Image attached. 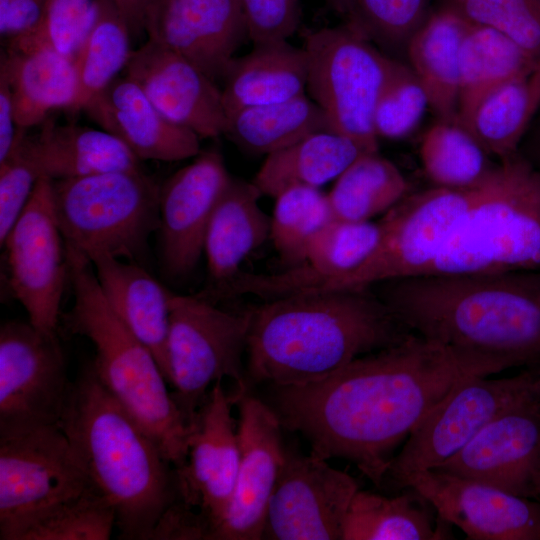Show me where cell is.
Here are the masks:
<instances>
[{
	"label": "cell",
	"mask_w": 540,
	"mask_h": 540,
	"mask_svg": "<svg viewBox=\"0 0 540 540\" xmlns=\"http://www.w3.org/2000/svg\"><path fill=\"white\" fill-rule=\"evenodd\" d=\"M235 405L222 381L216 382L189 426L185 464L175 471L177 502L197 509L205 539L224 517L238 474L240 443L232 416Z\"/></svg>",
	"instance_id": "cell-15"
},
{
	"label": "cell",
	"mask_w": 540,
	"mask_h": 540,
	"mask_svg": "<svg viewBox=\"0 0 540 540\" xmlns=\"http://www.w3.org/2000/svg\"><path fill=\"white\" fill-rule=\"evenodd\" d=\"M417 491L388 497L359 489L343 523L342 540L452 539L449 523Z\"/></svg>",
	"instance_id": "cell-30"
},
{
	"label": "cell",
	"mask_w": 540,
	"mask_h": 540,
	"mask_svg": "<svg viewBox=\"0 0 540 540\" xmlns=\"http://www.w3.org/2000/svg\"><path fill=\"white\" fill-rule=\"evenodd\" d=\"M428 0H350L353 27L393 47H406L427 18Z\"/></svg>",
	"instance_id": "cell-40"
},
{
	"label": "cell",
	"mask_w": 540,
	"mask_h": 540,
	"mask_svg": "<svg viewBox=\"0 0 540 540\" xmlns=\"http://www.w3.org/2000/svg\"><path fill=\"white\" fill-rule=\"evenodd\" d=\"M307 77L304 48L292 46L288 41L255 45L249 54L234 58L222 78L226 114L303 95Z\"/></svg>",
	"instance_id": "cell-27"
},
{
	"label": "cell",
	"mask_w": 540,
	"mask_h": 540,
	"mask_svg": "<svg viewBox=\"0 0 540 540\" xmlns=\"http://www.w3.org/2000/svg\"><path fill=\"white\" fill-rule=\"evenodd\" d=\"M92 491L59 425L0 432V540H21Z\"/></svg>",
	"instance_id": "cell-9"
},
{
	"label": "cell",
	"mask_w": 540,
	"mask_h": 540,
	"mask_svg": "<svg viewBox=\"0 0 540 540\" xmlns=\"http://www.w3.org/2000/svg\"><path fill=\"white\" fill-rule=\"evenodd\" d=\"M125 74L175 124L200 138L224 135L227 114L222 91L185 57L148 39L132 51Z\"/></svg>",
	"instance_id": "cell-21"
},
{
	"label": "cell",
	"mask_w": 540,
	"mask_h": 540,
	"mask_svg": "<svg viewBox=\"0 0 540 540\" xmlns=\"http://www.w3.org/2000/svg\"><path fill=\"white\" fill-rule=\"evenodd\" d=\"M532 370L535 378V390L540 398V363L534 366L528 367Z\"/></svg>",
	"instance_id": "cell-50"
},
{
	"label": "cell",
	"mask_w": 540,
	"mask_h": 540,
	"mask_svg": "<svg viewBox=\"0 0 540 540\" xmlns=\"http://www.w3.org/2000/svg\"><path fill=\"white\" fill-rule=\"evenodd\" d=\"M240 462L227 511L209 539H262L268 505L285 463L283 426L272 407L245 393L235 401Z\"/></svg>",
	"instance_id": "cell-18"
},
{
	"label": "cell",
	"mask_w": 540,
	"mask_h": 540,
	"mask_svg": "<svg viewBox=\"0 0 540 540\" xmlns=\"http://www.w3.org/2000/svg\"><path fill=\"white\" fill-rule=\"evenodd\" d=\"M250 310L236 313L199 295L170 299L167 382L190 426L212 386L230 379L232 400L248 392L243 355L247 349Z\"/></svg>",
	"instance_id": "cell-8"
},
{
	"label": "cell",
	"mask_w": 540,
	"mask_h": 540,
	"mask_svg": "<svg viewBox=\"0 0 540 540\" xmlns=\"http://www.w3.org/2000/svg\"><path fill=\"white\" fill-rule=\"evenodd\" d=\"M12 296L38 330L57 333L68 273L65 241L54 207L53 182L41 176L1 245Z\"/></svg>",
	"instance_id": "cell-13"
},
{
	"label": "cell",
	"mask_w": 540,
	"mask_h": 540,
	"mask_svg": "<svg viewBox=\"0 0 540 540\" xmlns=\"http://www.w3.org/2000/svg\"><path fill=\"white\" fill-rule=\"evenodd\" d=\"M400 487L417 491L466 539L540 540L539 501L435 469L409 475Z\"/></svg>",
	"instance_id": "cell-19"
},
{
	"label": "cell",
	"mask_w": 540,
	"mask_h": 540,
	"mask_svg": "<svg viewBox=\"0 0 540 540\" xmlns=\"http://www.w3.org/2000/svg\"><path fill=\"white\" fill-rule=\"evenodd\" d=\"M540 110V63L493 92L478 107L469 131L498 161L515 155Z\"/></svg>",
	"instance_id": "cell-34"
},
{
	"label": "cell",
	"mask_w": 540,
	"mask_h": 540,
	"mask_svg": "<svg viewBox=\"0 0 540 540\" xmlns=\"http://www.w3.org/2000/svg\"><path fill=\"white\" fill-rule=\"evenodd\" d=\"M514 271H540V169L519 152L475 187L426 274Z\"/></svg>",
	"instance_id": "cell-6"
},
{
	"label": "cell",
	"mask_w": 540,
	"mask_h": 540,
	"mask_svg": "<svg viewBox=\"0 0 540 540\" xmlns=\"http://www.w3.org/2000/svg\"><path fill=\"white\" fill-rule=\"evenodd\" d=\"M59 426L92 487L112 506L120 539H154L177 500L173 466L97 378L71 382Z\"/></svg>",
	"instance_id": "cell-4"
},
{
	"label": "cell",
	"mask_w": 540,
	"mask_h": 540,
	"mask_svg": "<svg viewBox=\"0 0 540 540\" xmlns=\"http://www.w3.org/2000/svg\"><path fill=\"white\" fill-rule=\"evenodd\" d=\"M44 124L37 136H25L41 176L61 180L141 169L131 150L103 129L51 121Z\"/></svg>",
	"instance_id": "cell-25"
},
{
	"label": "cell",
	"mask_w": 540,
	"mask_h": 540,
	"mask_svg": "<svg viewBox=\"0 0 540 540\" xmlns=\"http://www.w3.org/2000/svg\"><path fill=\"white\" fill-rule=\"evenodd\" d=\"M129 25L132 35L145 31L148 13L156 0H112Z\"/></svg>",
	"instance_id": "cell-48"
},
{
	"label": "cell",
	"mask_w": 540,
	"mask_h": 540,
	"mask_svg": "<svg viewBox=\"0 0 540 540\" xmlns=\"http://www.w3.org/2000/svg\"><path fill=\"white\" fill-rule=\"evenodd\" d=\"M131 37L129 25L113 1L95 0L93 19L73 58L77 95L70 111H82L126 68Z\"/></svg>",
	"instance_id": "cell-35"
},
{
	"label": "cell",
	"mask_w": 540,
	"mask_h": 540,
	"mask_svg": "<svg viewBox=\"0 0 540 540\" xmlns=\"http://www.w3.org/2000/svg\"><path fill=\"white\" fill-rule=\"evenodd\" d=\"M231 180L223 156L211 149L160 185L161 262L170 277L186 276L198 264L211 217Z\"/></svg>",
	"instance_id": "cell-20"
},
{
	"label": "cell",
	"mask_w": 540,
	"mask_h": 540,
	"mask_svg": "<svg viewBox=\"0 0 540 540\" xmlns=\"http://www.w3.org/2000/svg\"><path fill=\"white\" fill-rule=\"evenodd\" d=\"M274 199L270 239L282 262L297 267L311 240L335 219L328 196L319 188L292 186Z\"/></svg>",
	"instance_id": "cell-38"
},
{
	"label": "cell",
	"mask_w": 540,
	"mask_h": 540,
	"mask_svg": "<svg viewBox=\"0 0 540 540\" xmlns=\"http://www.w3.org/2000/svg\"><path fill=\"white\" fill-rule=\"evenodd\" d=\"M429 101L410 66L398 63L384 87L374 113L377 137L402 139L420 124Z\"/></svg>",
	"instance_id": "cell-43"
},
{
	"label": "cell",
	"mask_w": 540,
	"mask_h": 540,
	"mask_svg": "<svg viewBox=\"0 0 540 540\" xmlns=\"http://www.w3.org/2000/svg\"><path fill=\"white\" fill-rule=\"evenodd\" d=\"M472 22L453 6L430 15L406 47L410 68L437 119L457 120L459 63Z\"/></svg>",
	"instance_id": "cell-28"
},
{
	"label": "cell",
	"mask_w": 540,
	"mask_h": 540,
	"mask_svg": "<svg viewBox=\"0 0 540 540\" xmlns=\"http://www.w3.org/2000/svg\"><path fill=\"white\" fill-rule=\"evenodd\" d=\"M82 111L140 161L174 162L200 153V137L166 118L126 74L110 82Z\"/></svg>",
	"instance_id": "cell-23"
},
{
	"label": "cell",
	"mask_w": 540,
	"mask_h": 540,
	"mask_svg": "<svg viewBox=\"0 0 540 540\" xmlns=\"http://www.w3.org/2000/svg\"><path fill=\"white\" fill-rule=\"evenodd\" d=\"M407 194L399 168L378 152H366L340 174L327 196L335 219L369 221Z\"/></svg>",
	"instance_id": "cell-36"
},
{
	"label": "cell",
	"mask_w": 540,
	"mask_h": 540,
	"mask_svg": "<svg viewBox=\"0 0 540 540\" xmlns=\"http://www.w3.org/2000/svg\"><path fill=\"white\" fill-rule=\"evenodd\" d=\"M412 333L371 287L277 297L250 310L247 379L274 386L316 382Z\"/></svg>",
	"instance_id": "cell-3"
},
{
	"label": "cell",
	"mask_w": 540,
	"mask_h": 540,
	"mask_svg": "<svg viewBox=\"0 0 540 540\" xmlns=\"http://www.w3.org/2000/svg\"><path fill=\"white\" fill-rule=\"evenodd\" d=\"M413 333L465 376L540 363V271L423 274L371 287Z\"/></svg>",
	"instance_id": "cell-2"
},
{
	"label": "cell",
	"mask_w": 540,
	"mask_h": 540,
	"mask_svg": "<svg viewBox=\"0 0 540 540\" xmlns=\"http://www.w3.org/2000/svg\"><path fill=\"white\" fill-rule=\"evenodd\" d=\"M530 368L513 377L463 376L417 424L394 456L382 485L400 487L414 473L434 469L463 449L500 411L534 387Z\"/></svg>",
	"instance_id": "cell-12"
},
{
	"label": "cell",
	"mask_w": 540,
	"mask_h": 540,
	"mask_svg": "<svg viewBox=\"0 0 540 540\" xmlns=\"http://www.w3.org/2000/svg\"><path fill=\"white\" fill-rule=\"evenodd\" d=\"M322 130H330L326 115L303 94L229 113L224 135L247 152L267 156Z\"/></svg>",
	"instance_id": "cell-33"
},
{
	"label": "cell",
	"mask_w": 540,
	"mask_h": 540,
	"mask_svg": "<svg viewBox=\"0 0 540 540\" xmlns=\"http://www.w3.org/2000/svg\"><path fill=\"white\" fill-rule=\"evenodd\" d=\"M56 218L67 249L90 262L142 259L159 229L160 185L142 169L52 180Z\"/></svg>",
	"instance_id": "cell-7"
},
{
	"label": "cell",
	"mask_w": 540,
	"mask_h": 540,
	"mask_svg": "<svg viewBox=\"0 0 540 540\" xmlns=\"http://www.w3.org/2000/svg\"><path fill=\"white\" fill-rule=\"evenodd\" d=\"M533 166L540 169V118L530 126L518 151Z\"/></svg>",
	"instance_id": "cell-49"
},
{
	"label": "cell",
	"mask_w": 540,
	"mask_h": 540,
	"mask_svg": "<svg viewBox=\"0 0 540 540\" xmlns=\"http://www.w3.org/2000/svg\"><path fill=\"white\" fill-rule=\"evenodd\" d=\"M455 1H460V0H454V2H455Z\"/></svg>",
	"instance_id": "cell-54"
},
{
	"label": "cell",
	"mask_w": 540,
	"mask_h": 540,
	"mask_svg": "<svg viewBox=\"0 0 540 540\" xmlns=\"http://www.w3.org/2000/svg\"><path fill=\"white\" fill-rule=\"evenodd\" d=\"M539 63L501 32L472 23L460 52L457 121L469 131L486 98Z\"/></svg>",
	"instance_id": "cell-32"
},
{
	"label": "cell",
	"mask_w": 540,
	"mask_h": 540,
	"mask_svg": "<svg viewBox=\"0 0 540 540\" xmlns=\"http://www.w3.org/2000/svg\"><path fill=\"white\" fill-rule=\"evenodd\" d=\"M453 7L472 23L501 32L540 62V0H460Z\"/></svg>",
	"instance_id": "cell-41"
},
{
	"label": "cell",
	"mask_w": 540,
	"mask_h": 540,
	"mask_svg": "<svg viewBox=\"0 0 540 540\" xmlns=\"http://www.w3.org/2000/svg\"><path fill=\"white\" fill-rule=\"evenodd\" d=\"M0 69L10 82L17 127L27 130L43 122L54 109L70 111L77 95L73 60L47 49L7 50Z\"/></svg>",
	"instance_id": "cell-29"
},
{
	"label": "cell",
	"mask_w": 540,
	"mask_h": 540,
	"mask_svg": "<svg viewBox=\"0 0 540 540\" xmlns=\"http://www.w3.org/2000/svg\"><path fill=\"white\" fill-rule=\"evenodd\" d=\"M71 382L57 333L29 321L0 327V432L59 425Z\"/></svg>",
	"instance_id": "cell-14"
},
{
	"label": "cell",
	"mask_w": 540,
	"mask_h": 540,
	"mask_svg": "<svg viewBox=\"0 0 540 540\" xmlns=\"http://www.w3.org/2000/svg\"><path fill=\"white\" fill-rule=\"evenodd\" d=\"M474 189L434 186L407 194L379 221L381 239L370 258L319 290L366 288L426 274L468 208Z\"/></svg>",
	"instance_id": "cell-11"
},
{
	"label": "cell",
	"mask_w": 540,
	"mask_h": 540,
	"mask_svg": "<svg viewBox=\"0 0 540 540\" xmlns=\"http://www.w3.org/2000/svg\"><path fill=\"white\" fill-rule=\"evenodd\" d=\"M358 482L327 460L287 451L271 496L262 539L342 540Z\"/></svg>",
	"instance_id": "cell-17"
},
{
	"label": "cell",
	"mask_w": 540,
	"mask_h": 540,
	"mask_svg": "<svg viewBox=\"0 0 540 540\" xmlns=\"http://www.w3.org/2000/svg\"><path fill=\"white\" fill-rule=\"evenodd\" d=\"M90 263L108 304L152 352L167 380L172 293L137 262L100 256Z\"/></svg>",
	"instance_id": "cell-24"
},
{
	"label": "cell",
	"mask_w": 540,
	"mask_h": 540,
	"mask_svg": "<svg viewBox=\"0 0 540 540\" xmlns=\"http://www.w3.org/2000/svg\"><path fill=\"white\" fill-rule=\"evenodd\" d=\"M463 376L442 346L412 333L319 381L270 385L268 404L311 454L348 460L381 487L399 445Z\"/></svg>",
	"instance_id": "cell-1"
},
{
	"label": "cell",
	"mask_w": 540,
	"mask_h": 540,
	"mask_svg": "<svg viewBox=\"0 0 540 540\" xmlns=\"http://www.w3.org/2000/svg\"><path fill=\"white\" fill-rule=\"evenodd\" d=\"M48 0H0V33L8 41L32 31Z\"/></svg>",
	"instance_id": "cell-46"
},
{
	"label": "cell",
	"mask_w": 540,
	"mask_h": 540,
	"mask_svg": "<svg viewBox=\"0 0 540 540\" xmlns=\"http://www.w3.org/2000/svg\"><path fill=\"white\" fill-rule=\"evenodd\" d=\"M115 528L114 509L92 491L33 525L21 540H107Z\"/></svg>",
	"instance_id": "cell-42"
},
{
	"label": "cell",
	"mask_w": 540,
	"mask_h": 540,
	"mask_svg": "<svg viewBox=\"0 0 540 540\" xmlns=\"http://www.w3.org/2000/svg\"><path fill=\"white\" fill-rule=\"evenodd\" d=\"M95 11V0H48L38 25L29 33L9 40L17 52L47 49L73 60Z\"/></svg>",
	"instance_id": "cell-39"
},
{
	"label": "cell",
	"mask_w": 540,
	"mask_h": 540,
	"mask_svg": "<svg viewBox=\"0 0 540 540\" xmlns=\"http://www.w3.org/2000/svg\"><path fill=\"white\" fill-rule=\"evenodd\" d=\"M538 116H539L538 118H540V110H539V115Z\"/></svg>",
	"instance_id": "cell-53"
},
{
	"label": "cell",
	"mask_w": 540,
	"mask_h": 540,
	"mask_svg": "<svg viewBox=\"0 0 540 540\" xmlns=\"http://www.w3.org/2000/svg\"><path fill=\"white\" fill-rule=\"evenodd\" d=\"M254 45L287 41L300 21L299 0H240Z\"/></svg>",
	"instance_id": "cell-45"
},
{
	"label": "cell",
	"mask_w": 540,
	"mask_h": 540,
	"mask_svg": "<svg viewBox=\"0 0 540 540\" xmlns=\"http://www.w3.org/2000/svg\"><path fill=\"white\" fill-rule=\"evenodd\" d=\"M350 0H338V5L341 9L347 11L349 7Z\"/></svg>",
	"instance_id": "cell-51"
},
{
	"label": "cell",
	"mask_w": 540,
	"mask_h": 540,
	"mask_svg": "<svg viewBox=\"0 0 540 540\" xmlns=\"http://www.w3.org/2000/svg\"><path fill=\"white\" fill-rule=\"evenodd\" d=\"M27 130L18 129L15 145L0 162V244L26 207L41 174L26 145Z\"/></svg>",
	"instance_id": "cell-44"
},
{
	"label": "cell",
	"mask_w": 540,
	"mask_h": 540,
	"mask_svg": "<svg viewBox=\"0 0 540 540\" xmlns=\"http://www.w3.org/2000/svg\"><path fill=\"white\" fill-rule=\"evenodd\" d=\"M419 156L435 186L470 189L481 184L496 163L457 120L437 119L422 135Z\"/></svg>",
	"instance_id": "cell-37"
},
{
	"label": "cell",
	"mask_w": 540,
	"mask_h": 540,
	"mask_svg": "<svg viewBox=\"0 0 540 540\" xmlns=\"http://www.w3.org/2000/svg\"><path fill=\"white\" fill-rule=\"evenodd\" d=\"M537 499H538V501L540 502V486H539V489H538Z\"/></svg>",
	"instance_id": "cell-52"
},
{
	"label": "cell",
	"mask_w": 540,
	"mask_h": 540,
	"mask_svg": "<svg viewBox=\"0 0 540 540\" xmlns=\"http://www.w3.org/2000/svg\"><path fill=\"white\" fill-rule=\"evenodd\" d=\"M250 182L232 179L211 217L204 241L208 273L216 291L239 272L247 256L270 238L271 217Z\"/></svg>",
	"instance_id": "cell-26"
},
{
	"label": "cell",
	"mask_w": 540,
	"mask_h": 540,
	"mask_svg": "<svg viewBox=\"0 0 540 540\" xmlns=\"http://www.w3.org/2000/svg\"><path fill=\"white\" fill-rule=\"evenodd\" d=\"M18 129L12 88L6 73L0 69V162L12 151Z\"/></svg>",
	"instance_id": "cell-47"
},
{
	"label": "cell",
	"mask_w": 540,
	"mask_h": 540,
	"mask_svg": "<svg viewBox=\"0 0 540 540\" xmlns=\"http://www.w3.org/2000/svg\"><path fill=\"white\" fill-rule=\"evenodd\" d=\"M145 31L213 80L223 78L247 35L240 0H156Z\"/></svg>",
	"instance_id": "cell-22"
},
{
	"label": "cell",
	"mask_w": 540,
	"mask_h": 540,
	"mask_svg": "<svg viewBox=\"0 0 540 540\" xmlns=\"http://www.w3.org/2000/svg\"><path fill=\"white\" fill-rule=\"evenodd\" d=\"M366 152L344 135L331 130L317 131L267 155L252 183L261 195L273 198L292 186L320 188L335 181Z\"/></svg>",
	"instance_id": "cell-31"
},
{
	"label": "cell",
	"mask_w": 540,
	"mask_h": 540,
	"mask_svg": "<svg viewBox=\"0 0 540 540\" xmlns=\"http://www.w3.org/2000/svg\"><path fill=\"white\" fill-rule=\"evenodd\" d=\"M511 494L540 486V398L534 387L492 418L455 456L434 468Z\"/></svg>",
	"instance_id": "cell-16"
},
{
	"label": "cell",
	"mask_w": 540,
	"mask_h": 540,
	"mask_svg": "<svg viewBox=\"0 0 540 540\" xmlns=\"http://www.w3.org/2000/svg\"><path fill=\"white\" fill-rule=\"evenodd\" d=\"M307 89L327 117L331 131L378 152L374 113L398 61L378 51L351 24L307 35Z\"/></svg>",
	"instance_id": "cell-10"
},
{
	"label": "cell",
	"mask_w": 540,
	"mask_h": 540,
	"mask_svg": "<svg viewBox=\"0 0 540 540\" xmlns=\"http://www.w3.org/2000/svg\"><path fill=\"white\" fill-rule=\"evenodd\" d=\"M73 304L66 328L95 348L91 365L102 385L156 443L174 469L187 459L189 425L152 352L112 310L92 264L66 249Z\"/></svg>",
	"instance_id": "cell-5"
}]
</instances>
